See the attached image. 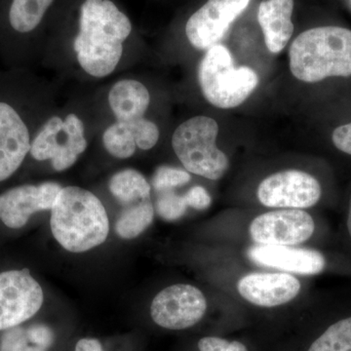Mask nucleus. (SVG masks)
Segmentation results:
<instances>
[{"label":"nucleus","instance_id":"1","mask_svg":"<svg viewBox=\"0 0 351 351\" xmlns=\"http://www.w3.org/2000/svg\"><path fill=\"white\" fill-rule=\"evenodd\" d=\"M132 25L110 0H85L80 8V32L73 48L88 75L105 77L117 69Z\"/></svg>","mask_w":351,"mask_h":351},{"label":"nucleus","instance_id":"2","mask_svg":"<svg viewBox=\"0 0 351 351\" xmlns=\"http://www.w3.org/2000/svg\"><path fill=\"white\" fill-rule=\"evenodd\" d=\"M51 232L63 248L83 253L107 240L110 221L103 203L80 186L62 188L51 209Z\"/></svg>","mask_w":351,"mask_h":351},{"label":"nucleus","instance_id":"3","mask_svg":"<svg viewBox=\"0 0 351 351\" xmlns=\"http://www.w3.org/2000/svg\"><path fill=\"white\" fill-rule=\"evenodd\" d=\"M291 73L301 82L351 75V31L319 27L302 32L289 51Z\"/></svg>","mask_w":351,"mask_h":351},{"label":"nucleus","instance_id":"4","mask_svg":"<svg viewBox=\"0 0 351 351\" xmlns=\"http://www.w3.org/2000/svg\"><path fill=\"white\" fill-rule=\"evenodd\" d=\"M198 80L205 99L223 110L243 104L258 84L256 71L235 66L230 50L221 44L207 50L198 69Z\"/></svg>","mask_w":351,"mask_h":351},{"label":"nucleus","instance_id":"5","mask_svg":"<svg viewBox=\"0 0 351 351\" xmlns=\"http://www.w3.org/2000/svg\"><path fill=\"white\" fill-rule=\"evenodd\" d=\"M218 134L216 120L203 115L186 120L176 129L173 149L186 171L213 181L223 177L230 161L217 147Z\"/></svg>","mask_w":351,"mask_h":351},{"label":"nucleus","instance_id":"6","mask_svg":"<svg viewBox=\"0 0 351 351\" xmlns=\"http://www.w3.org/2000/svg\"><path fill=\"white\" fill-rule=\"evenodd\" d=\"M87 149L83 122L71 113L64 120L53 117L32 141L31 156L36 160L49 159L58 172L71 168Z\"/></svg>","mask_w":351,"mask_h":351},{"label":"nucleus","instance_id":"7","mask_svg":"<svg viewBox=\"0 0 351 351\" xmlns=\"http://www.w3.org/2000/svg\"><path fill=\"white\" fill-rule=\"evenodd\" d=\"M43 288L29 269L0 274V331L19 326L43 306Z\"/></svg>","mask_w":351,"mask_h":351},{"label":"nucleus","instance_id":"8","mask_svg":"<svg viewBox=\"0 0 351 351\" xmlns=\"http://www.w3.org/2000/svg\"><path fill=\"white\" fill-rule=\"evenodd\" d=\"M257 195L267 207L306 209L317 204L322 189L319 182L308 173L286 170L265 178L258 186Z\"/></svg>","mask_w":351,"mask_h":351},{"label":"nucleus","instance_id":"9","mask_svg":"<svg viewBox=\"0 0 351 351\" xmlns=\"http://www.w3.org/2000/svg\"><path fill=\"white\" fill-rule=\"evenodd\" d=\"M207 309L205 295L189 284H176L163 289L152 302V320L169 330H184L197 324Z\"/></svg>","mask_w":351,"mask_h":351},{"label":"nucleus","instance_id":"10","mask_svg":"<svg viewBox=\"0 0 351 351\" xmlns=\"http://www.w3.org/2000/svg\"><path fill=\"white\" fill-rule=\"evenodd\" d=\"M315 225L313 217L302 209L267 212L254 219L249 232L258 245L294 246L313 237Z\"/></svg>","mask_w":351,"mask_h":351},{"label":"nucleus","instance_id":"11","mask_svg":"<svg viewBox=\"0 0 351 351\" xmlns=\"http://www.w3.org/2000/svg\"><path fill=\"white\" fill-rule=\"evenodd\" d=\"M251 0H208L191 15L186 25L189 43L196 49L213 47L230 25L244 12Z\"/></svg>","mask_w":351,"mask_h":351},{"label":"nucleus","instance_id":"12","mask_svg":"<svg viewBox=\"0 0 351 351\" xmlns=\"http://www.w3.org/2000/svg\"><path fill=\"white\" fill-rule=\"evenodd\" d=\"M61 189L53 182L8 189L0 195V219L8 228H23L34 213L52 209Z\"/></svg>","mask_w":351,"mask_h":351},{"label":"nucleus","instance_id":"13","mask_svg":"<svg viewBox=\"0 0 351 351\" xmlns=\"http://www.w3.org/2000/svg\"><path fill=\"white\" fill-rule=\"evenodd\" d=\"M31 135L19 112L0 101V182L9 179L31 152Z\"/></svg>","mask_w":351,"mask_h":351},{"label":"nucleus","instance_id":"14","mask_svg":"<svg viewBox=\"0 0 351 351\" xmlns=\"http://www.w3.org/2000/svg\"><path fill=\"white\" fill-rule=\"evenodd\" d=\"M248 257L258 265L301 276H316L326 267L324 256L313 249L258 244L249 249Z\"/></svg>","mask_w":351,"mask_h":351},{"label":"nucleus","instance_id":"15","mask_svg":"<svg viewBox=\"0 0 351 351\" xmlns=\"http://www.w3.org/2000/svg\"><path fill=\"white\" fill-rule=\"evenodd\" d=\"M237 290L255 306L274 307L294 300L301 291V283L292 274H251L240 279Z\"/></svg>","mask_w":351,"mask_h":351},{"label":"nucleus","instance_id":"16","mask_svg":"<svg viewBox=\"0 0 351 351\" xmlns=\"http://www.w3.org/2000/svg\"><path fill=\"white\" fill-rule=\"evenodd\" d=\"M294 0H263L258 6V21L267 49L278 54L287 46L294 32L292 22Z\"/></svg>","mask_w":351,"mask_h":351},{"label":"nucleus","instance_id":"17","mask_svg":"<svg viewBox=\"0 0 351 351\" xmlns=\"http://www.w3.org/2000/svg\"><path fill=\"white\" fill-rule=\"evenodd\" d=\"M151 103L149 90L143 83L123 80L115 83L108 93V104L117 121L142 119Z\"/></svg>","mask_w":351,"mask_h":351},{"label":"nucleus","instance_id":"18","mask_svg":"<svg viewBox=\"0 0 351 351\" xmlns=\"http://www.w3.org/2000/svg\"><path fill=\"white\" fill-rule=\"evenodd\" d=\"M55 341L53 330L43 323L5 330L0 351H48Z\"/></svg>","mask_w":351,"mask_h":351},{"label":"nucleus","instance_id":"19","mask_svg":"<svg viewBox=\"0 0 351 351\" xmlns=\"http://www.w3.org/2000/svg\"><path fill=\"white\" fill-rule=\"evenodd\" d=\"M53 2L54 0H11L7 12L9 25L21 34L34 32Z\"/></svg>","mask_w":351,"mask_h":351},{"label":"nucleus","instance_id":"20","mask_svg":"<svg viewBox=\"0 0 351 351\" xmlns=\"http://www.w3.org/2000/svg\"><path fill=\"white\" fill-rule=\"evenodd\" d=\"M112 195L124 205L151 199V186L144 176L134 169H125L112 176L108 184Z\"/></svg>","mask_w":351,"mask_h":351},{"label":"nucleus","instance_id":"21","mask_svg":"<svg viewBox=\"0 0 351 351\" xmlns=\"http://www.w3.org/2000/svg\"><path fill=\"white\" fill-rule=\"evenodd\" d=\"M154 218V207L151 199L127 205L115 223V232L121 239H136L152 225Z\"/></svg>","mask_w":351,"mask_h":351},{"label":"nucleus","instance_id":"22","mask_svg":"<svg viewBox=\"0 0 351 351\" xmlns=\"http://www.w3.org/2000/svg\"><path fill=\"white\" fill-rule=\"evenodd\" d=\"M103 143L110 156L119 159L133 156L137 145L127 122H115L105 131Z\"/></svg>","mask_w":351,"mask_h":351},{"label":"nucleus","instance_id":"23","mask_svg":"<svg viewBox=\"0 0 351 351\" xmlns=\"http://www.w3.org/2000/svg\"><path fill=\"white\" fill-rule=\"evenodd\" d=\"M308 351H351V317L331 325Z\"/></svg>","mask_w":351,"mask_h":351},{"label":"nucleus","instance_id":"24","mask_svg":"<svg viewBox=\"0 0 351 351\" xmlns=\"http://www.w3.org/2000/svg\"><path fill=\"white\" fill-rule=\"evenodd\" d=\"M161 195L156 200L157 214L168 221H177L184 216L186 211L184 196L178 195L171 191H161Z\"/></svg>","mask_w":351,"mask_h":351},{"label":"nucleus","instance_id":"25","mask_svg":"<svg viewBox=\"0 0 351 351\" xmlns=\"http://www.w3.org/2000/svg\"><path fill=\"white\" fill-rule=\"evenodd\" d=\"M191 181V175L186 171L170 166H160L152 176V186L157 191H171Z\"/></svg>","mask_w":351,"mask_h":351},{"label":"nucleus","instance_id":"26","mask_svg":"<svg viewBox=\"0 0 351 351\" xmlns=\"http://www.w3.org/2000/svg\"><path fill=\"white\" fill-rule=\"evenodd\" d=\"M130 127L136 145L143 151L156 147L159 138V129L156 123L145 117L127 122Z\"/></svg>","mask_w":351,"mask_h":351},{"label":"nucleus","instance_id":"27","mask_svg":"<svg viewBox=\"0 0 351 351\" xmlns=\"http://www.w3.org/2000/svg\"><path fill=\"white\" fill-rule=\"evenodd\" d=\"M200 351H248L239 341H228L217 337H205L198 341Z\"/></svg>","mask_w":351,"mask_h":351},{"label":"nucleus","instance_id":"28","mask_svg":"<svg viewBox=\"0 0 351 351\" xmlns=\"http://www.w3.org/2000/svg\"><path fill=\"white\" fill-rule=\"evenodd\" d=\"M184 196L188 206L199 211L207 209L212 203L211 195L200 186H193Z\"/></svg>","mask_w":351,"mask_h":351},{"label":"nucleus","instance_id":"29","mask_svg":"<svg viewBox=\"0 0 351 351\" xmlns=\"http://www.w3.org/2000/svg\"><path fill=\"white\" fill-rule=\"evenodd\" d=\"M332 143L339 151L351 156V123L335 129L332 135Z\"/></svg>","mask_w":351,"mask_h":351},{"label":"nucleus","instance_id":"30","mask_svg":"<svg viewBox=\"0 0 351 351\" xmlns=\"http://www.w3.org/2000/svg\"><path fill=\"white\" fill-rule=\"evenodd\" d=\"M75 351H104L100 341L96 339H82L76 343Z\"/></svg>","mask_w":351,"mask_h":351},{"label":"nucleus","instance_id":"31","mask_svg":"<svg viewBox=\"0 0 351 351\" xmlns=\"http://www.w3.org/2000/svg\"><path fill=\"white\" fill-rule=\"evenodd\" d=\"M348 233H350V235L351 237V198H350V210H348Z\"/></svg>","mask_w":351,"mask_h":351}]
</instances>
